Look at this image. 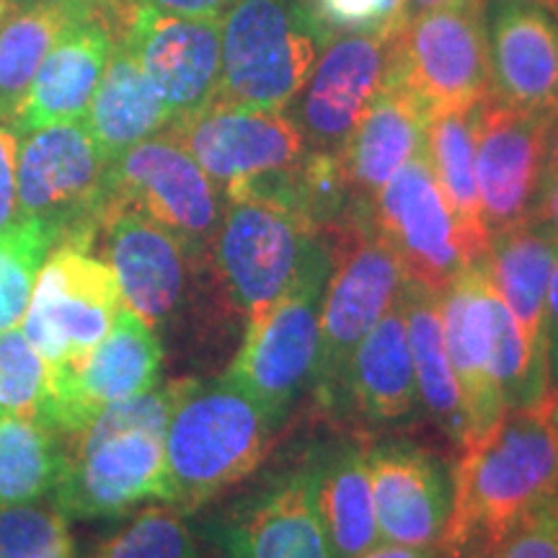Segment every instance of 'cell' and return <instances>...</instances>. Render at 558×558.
<instances>
[{
  "label": "cell",
  "mask_w": 558,
  "mask_h": 558,
  "mask_svg": "<svg viewBox=\"0 0 558 558\" xmlns=\"http://www.w3.org/2000/svg\"><path fill=\"white\" fill-rule=\"evenodd\" d=\"M5 9H9V0H0V19H3Z\"/></svg>",
  "instance_id": "cell-49"
},
{
  "label": "cell",
  "mask_w": 558,
  "mask_h": 558,
  "mask_svg": "<svg viewBox=\"0 0 558 558\" xmlns=\"http://www.w3.org/2000/svg\"><path fill=\"white\" fill-rule=\"evenodd\" d=\"M60 471L58 432L37 418L0 411V505L50 499Z\"/></svg>",
  "instance_id": "cell-32"
},
{
  "label": "cell",
  "mask_w": 558,
  "mask_h": 558,
  "mask_svg": "<svg viewBox=\"0 0 558 558\" xmlns=\"http://www.w3.org/2000/svg\"><path fill=\"white\" fill-rule=\"evenodd\" d=\"M47 401V362L24 337L9 329L0 333V411L41 422Z\"/></svg>",
  "instance_id": "cell-36"
},
{
  "label": "cell",
  "mask_w": 558,
  "mask_h": 558,
  "mask_svg": "<svg viewBox=\"0 0 558 558\" xmlns=\"http://www.w3.org/2000/svg\"><path fill=\"white\" fill-rule=\"evenodd\" d=\"M109 160L86 122H58L21 132L16 156L19 218L37 220L54 239L96 235Z\"/></svg>",
  "instance_id": "cell-12"
},
{
  "label": "cell",
  "mask_w": 558,
  "mask_h": 558,
  "mask_svg": "<svg viewBox=\"0 0 558 558\" xmlns=\"http://www.w3.org/2000/svg\"><path fill=\"white\" fill-rule=\"evenodd\" d=\"M478 558H558V494L514 522L505 538Z\"/></svg>",
  "instance_id": "cell-38"
},
{
  "label": "cell",
  "mask_w": 558,
  "mask_h": 558,
  "mask_svg": "<svg viewBox=\"0 0 558 558\" xmlns=\"http://www.w3.org/2000/svg\"><path fill=\"white\" fill-rule=\"evenodd\" d=\"M120 282L122 303L160 339L184 326L199 300H228L213 259L135 209L104 202L94 241ZM230 303V300H228Z\"/></svg>",
  "instance_id": "cell-6"
},
{
  "label": "cell",
  "mask_w": 558,
  "mask_h": 558,
  "mask_svg": "<svg viewBox=\"0 0 558 558\" xmlns=\"http://www.w3.org/2000/svg\"><path fill=\"white\" fill-rule=\"evenodd\" d=\"M90 13L104 11L62 0H9L0 19V120L16 122V111L41 60L68 26Z\"/></svg>",
  "instance_id": "cell-30"
},
{
  "label": "cell",
  "mask_w": 558,
  "mask_h": 558,
  "mask_svg": "<svg viewBox=\"0 0 558 558\" xmlns=\"http://www.w3.org/2000/svg\"><path fill=\"white\" fill-rule=\"evenodd\" d=\"M54 243L50 230L29 218L0 230V333L24 320L37 275Z\"/></svg>",
  "instance_id": "cell-33"
},
{
  "label": "cell",
  "mask_w": 558,
  "mask_h": 558,
  "mask_svg": "<svg viewBox=\"0 0 558 558\" xmlns=\"http://www.w3.org/2000/svg\"><path fill=\"white\" fill-rule=\"evenodd\" d=\"M525 222H533L535 228L546 230L558 241V177H546L541 184L538 199H535L533 213Z\"/></svg>",
  "instance_id": "cell-42"
},
{
  "label": "cell",
  "mask_w": 558,
  "mask_h": 558,
  "mask_svg": "<svg viewBox=\"0 0 558 558\" xmlns=\"http://www.w3.org/2000/svg\"><path fill=\"white\" fill-rule=\"evenodd\" d=\"M488 68L494 99L518 109L558 107V16L530 3L488 13Z\"/></svg>",
  "instance_id": "cell-23"
},
{
  "label": "cell",
  "mask_w": 558,
  "mask_h": 558,
  "mask_svg": "<svg viewBox=\"0 0 558 558\" xmlns=\"http://www.w3.org/2000/svg\"><path fill=\"white\" fill-rule=\"evenodd\" d=\"M509 3H530V5H541V9H546L558 16V0H484L486 5V13L501 9V5H509Z\"/></svg>",
  "instance_id": "cell-46"
},
{
  "label": "cell",
  "mask_w": 558,
  "mask_h": 558,
  "mask_svg": "<svg viewBox=\"0 0 558 558\" xmlns=\"http://www.w3.org/2000/svg\"><path fill=\"white\" fill-rule=\"evenodd\" d=\"M117 34L173 114V124L215 101L220 88V19L177 16L124 0Z\"/></svg>",
  "instance_id": "cell-18"
},
{
  "label": "cell",
  "mask_w": 558,
  "mask_h": 558,
  "mask_svg": "<svg viewBox=\"0 0 558 558\" xmlns=\"http://www.w3.org/2000/svg\"><path fill=\"white\" fill-rule=\"evenodd\" d=\"M122 9L124 3L117 11L90 13L62 32V37L41 60L16 111L13 124L19 132L86 120L90 99L99 88L111 47H114Z\"/></svg>",
  "instance_id": "cell-22"
},
{
  "label": "cell",
  "mask_w": 558,
  "mask_h": 558,
  "mask_svg": "<svg viewBox=\"0 0 558 558\" xmlns=\"http://www.w3.org/2000/svg\"><path fill=\"white\" fill-rule=\"evenodd\" d=\"M556 259L558 241L533 222H520L488 239V275L507 311L512 313L530 357L543 369H546L543 318H546V298Z\"/></svg>",
  "instance_id": "cell-26"
},
{
  "label": "cell",
  "mask_w": 558,
  "mask_h": 558,
  "mask_svg": "<svg viewBox=\"0 0 558 558\" xmlns=\"http://www.w3.org/2000/svg\"><path fill=\"white\" fill-rule=\"evenodd\" d=\"M543 349H546V399L554 409L558 403V259L550 275L546 318H543Z\"/></svg>",
  "instance_id": "cell-40"
},
{
  "label": "cell",
  "mask_w": 558,
  "mask_h": 558,
  "mask_svg": "<svg viewBox=\"0 0 558 558\" xmlns=\"http://www.w3.org/2000/svg\"><path fill=\"white\" fill-rule=\"evenodd\" d=\"M367 442L352 432L337 437V442L320 445L316 499L333 558H357L380 543Z\"/></svg>",
  "instance_id": "cell-28"
},
{
  "label": "cell",
  "mask_w": 558,
  "mask_h": 558,
  "mask_svg": "<svg viewBox=\"0 0 558 558\" xmlns=\"http://www.w3.org/2000/svg\"><path fill=\"white\" fill-rule=\"evenodd\" d=\"M94 558H207L197 525L171 505L148 507L117 530Z\"/></svg>",
  "instance_id": "cell-34"
},
{
  "label": "cell",
  "mask_w": 558,
  "mask_h": 558,
  "mask_svg": "<svg viewBox=\"0 0 558 558\" xmlns=\"http://www.w3.org/2000/svg\"><path fill=\"white\" fill-rule=\"evenodd\" d=\"M104 202L145 215L199 256H209L226 209L218 186L169 130L109 160Z\"/></svg>",
  "instance_id": "cell-13"
},
{
  "label": "cell",
  "mask_w": 558,
  "mask_h": 558,
  "mask_svg": "<svg viewBox=\"0 0 558 558\" xmlns=\"http://www.w3.org/2000/svg\"><path fill=\"white\" fill-rule=\"evenodd\" d=\"M68 522L52 499L0 505V558H75Z\"/></svg>",
  "instance_id": "cell-35"
},
{
  "label": "cell",
  "mask_w": 558,
  "mask_h": 558,
  "mask_svg": "<svg viewBox=\"0 0 558 558\" xmlns=\"http://www.w3.org/2000/svg\"><path fill=\"white\" fill-rule=\"evenodd\" d=\"M546 177H558V107L550 114L548 150H546Z\"/></svg>",
  "instance_id": "cell-44"
},
{
  "label": "cell",
  "mask_w": 558,
  "mask_h": 558,
  "mask_svg": "<svg viewBox=\"0 0 558 558\" xmlns=\"http://www.w3.org/2000/svg\"><path fill=\"white\" fill-rule=\"evenodd\" d=\"M331 256L320 311L318 362L308 396L326 418L344 416L347 369L354 349L407 290V271L375 228L373 202L357 199L324 233Z\"/></svg>",
  "instance_id": "cell-4"
},
{
  "label": "cell",
  "mask_w": 558,
  "mask_h": 558,
  "mask_svg": "<svg viewBox=\"0 0 558 558\" xmlns=\"http://www.w3.org/2000/svg\"><path fill=\"white\" fill-rule=\"evenodd\" d=\"M418 409L414 362H411L407 303L403 295L383 313L347 369L344 416L369 427L393 429Z\"/></svg>",
  "instance_id": "cell-24"
},
{
  "label": "cell",
  "mask_w": 558,
  "mask_h": 558,
  "mask_svg": "<svg viewBox=\"0 0 558 558\" xmlns=\"http://www.w3.org/2000/svg\"><path fill=\"white\" fill-rule=\"evenodd\" d=\"M488 13L484 3L416 13L396 32L390 78L407 86L429 114L469 109L492 90Z\"/></svg>",
  "instance_id": "cell-14"
},
{
  "label": "cell",
  "mask_w": 558,
  "mask_h": 558,
  "mask_svg": "<svg viewBox=\"0 0 558 558\" xmlns=\"http://www.w3.org/2000/svg\"><path fill=\"white\" fill-rule=\"evenodd\" d=\"M130 3L148 5V9L177 13V16H202V19H222L235 0H130Z\"/></svg>",
  "instance_id": "cell-41"
},
{
  "label": "cell",
  "mask_w": 558,
  "mask_h": 558,
  "mask_svg": "<svg viewBox=\"0 0 558 558\" xmlns=\"http://www.w3.org/2000/svg\"><path fill=\"white\" fill-rule=\"evenodd\" d=\"M62 3H78V5H86V9H96V11H114V9H120L124 0H62Z\"/></svg>",
  "instance_id": "cell-47"
},
{
  "label": "cell",
  "mask_w": 558,
  "mask_h": 558,
  "mask_svg": "<svg viewBox=\"0 0 558 558\" xmlns=\"http://www.w3.org/2000/svg\"><path fill=\"white\" fill-rule=\"evenodd\" d=\"M331 39L311 0H235L220 19L215 101L284 111Z\"/></svg>",
  "instance_id": "cell-5"
},
{
  "label": "cell",
  "mask_w": 558,
  "mask_h": 558,
  "mask_svg": "<svg viewBox=\"0 0 558 558\" xmlns=\"http://www.w3.org/2000/svg\"><path fill=\"white\" fill-rule=\"evenodd\" d=\"M329 246H320L295 284L262 316L246 320L228 378L282 427L290 409L308 396L318 362L320 311L329 282Z\"/></svg>",
  "instance_id": "cell-8"
},
{
  "label": "cell",
  "mask_w": 558,
  "mask_h": 558,
  "mask_svg": "<svg viewBox=\"0 0 558 558\" xmlns=\"http://www.w3.org/2000/svg\"><path fill=\"white\" fill-rule=\"evenodd\" d=\"M169 132L192 153L226 202H288L305 143L288 111L213 101Z\"/></svg>",
  "instance_id": "cell-7"
},
{
  "label": "cell",
  "mask_w": 558,
  "mask_h": 558,
  "mask_svg": "<svg viewBox=\"0 0 558 558\" xmlns=\"http://www.w3.org/2000/svg\"><path fill=\"white\" fill-rule=\"evenodd\" d=\"M369 484L380 543L439 548L452 512V473L411 439H369Z\"/></svg>",
  "instance_id": "cell-21"
},
{
  "label": "cell",
  "mask_w": 558,
  "mask_h": 558,
  "mask_svg": "<svg viewBox=\"0 0 558 558\" xmlns=\"http://www.w3.org/2000/svg\"><path fill=\"white\" fill-rule=\"evenodd\" d=\"M21 132L11 122L0 120V230L19 220L16 199V156Z\"/></svg>",
  "instance_id": "cell-39"
},
{
  "label": "cell",
  "mask_w": 558,
  "mask_h": 558,
  "mask_svg": "<svg viewBox=\"0 0 558 558\" xmlns=\"http://www.w3.org/2000/svg\"><path fill=\"white\" fill-rule=\"evenodd\" d=\"M403 303H407L418 409L435 424L439 435L460 452L469 445V416H465L463 396H460L448 349H445L439 295L409 279L407 290H403Z\"/></svg>",
  "instance_id": "cell-29"
},
{
  "label": "cell",
  "mask_w": 558,
  "mask_h": 558,
  "mask_svg": "<svg viewBox=\"0 0 558 558\" xmlns=\"http://www.w3.org/2000/svg\"><path fill=\"white\" fill-rule=\"evenodd\" d=\"M83 122L107 160L120 158L122 153L135 148L143 140L160 135L173 124L169 107L153 88L120 34Z\"/></svg>",
  "instance_id": "cell-27"
},
{
  "label": "cell",
  "mask_w": 558,
  "mask_h": 558,
  "mask_svg": "<svg viewBox=\"0 0 558 558\" xmlns=\"http://www.w3.org/2000/svg\"><path fill=\"white\" fill-rule=\"evenodd\" d=\"M163 344L145 320L120 308L99 344L70 365L47 367V401L41 424L58 435L75 432L107 409L160 383Z\"/></svg>",
  "instance_id": "cell-15"
},
{
  "label": "cell",
  "mask_w": 558,
  "mask_h": 558,
  "mask_svg": "<svg viewBox=\"0 0 558 558\" xmlns=\"http://www.w3.org/2000/svg\"><path fill=\"white\" fill-rule=\"evenodd\" d=\"M318 456L303 450L197 525L207 558H333L318 514Z\"/></svg>",
  "instance_id": "cell-9"
},
{
  "label": "cell",
  "mask_w": 558,
  "mask_h": 558,
  "mask_svg": "<svg viewBox=\"0 0 558 558\" xmlns=\"http://www.w3.org/2000/svg\"><path fill=\"white\" fill-rule=\"evenodd\" d=\"M429 117L407 86L393 78L386 83L339 153L354 197L375 202L409 160L424 156Z\"/></svg>",
  "instance_id": "cell-25"
},
{
  "label": "cell",
  "mask_w": 558,
  "mask_h": 558,
  "mask_svg": "<svg viewBox=\"0 0 558 558\" xmlns=\"http://www.w3.org/2000/svg\"><path fill=\"white\" fill-rule=\"evenodd\" d=\"M279 424L228 378H181L166 424V501L194 514L246 481L275 448Z\"/></svg>",
  "instance_id": "cell-3"
},
{
  "label": "cell",
  "mask_w": 558,
  "mask_h": 558,
  "mask_svg": "<svg viewBox=\"0 0 558 558\" xmlns=\"http://www.w3.org/2000/svg\"><path fill=\"white\" fill-rule=\"evenodd\" d=\"M473 120H476V104L469 109L435 111L427 124L424 153L463 235L465 254L471 262H478L488 251V233L478 199Z\"/></svg>",
  "instance_id": "cell-31"
},
{
  "label": "cell",
  "mask_w": 558,
  "mask_h": 558,
  "mask_svg": "<svg viewBox=\"0 0 558 558\" xmlns=\"http://www.w3.org/2000/svg\"><path fill=\"white\" fill-rule=\"evenodd\" d=\"M396 34H337L284 109L305 148L339 156L393 75Z\"/></svg>",
  "instance_id": "cell-17"
},
{
  "label": "cell",
  "mask_w": 558,
  "mask_h": 558,
  "mask_svg": "<svg viewBox=\"0 0 558 558\" xmlns=\"http://www.w3.org/2000/svg\"><path fill=\"white\" fill-rule=\"evenodd\" d=\"M463 3H484V0H407V19L432 9H448V5H463Z\"/></svg>",
  "instance_id": "cell-45"
},
{
  "label": "cell",
  "mask_w": 558,
  "mask_h": 558,
  "mask_svg": "<svg viewBox=\"0 0 558 558\" xmlns=\"http://www.w3.org/2000/svg\"><path fill=\"white\" fill-rule=\"evenodd\" d=\"M181 378L109 403L86 427L60 435L62 471L52 501L68 520L114 518L166 501V424Z\"/></svg>",
  "instance_id": "cell-2"
},
{
  "label": "cell",
  "mask_w": 558,
  "mask_h": 558,
  "mask_svg": "<svg viewBox=\"0 0 558 558\" xmlns=\"http://www.w3.org/2000/svg\"><path fill=\"white\" fill-rule=\"evenodd\" d=\"M550 418H554V424H556V429H558V403L554 407V411H550Z\"/></svg>",
  "instance_id": "cell-48"
},
{
  "label": "cell",
  "mask_w": 558,
  "mask_h": 558,
  "mask_svg": "<svg viewBox=\"0 0 558 558\" xmlns=\"http://www.w3.org/2000/svg\"><path fill=\"white\" fill-rule=\"evenodd\" d=\"M324 235L292 209L267 199L226 202L209 248L215 275L243 320L267 313L288 292Z\"/></svg>",
  "instance_id": "cell-10"
},
{
  "label": "cell",
  "mask_w": 558,
  "mask_h": 558,
  "mask_svg": "<svg viewBox=\"0 0 558 558\" xmlns=\"http://www.w3.org/2000/svg\"><path fill=\"white\" fill-rule=\"evenodd\" d=\"M558 494V429L550 409H514L458 452L452 512L439 554L486 556L514 522Z\"/></svg>",
  "instance_id": "cell-1"
},
{
  "label": "cell",
  "mask_w": 558,
  "mask_h": 558,
  "mask_svg": "<svg viewBox=\"0 0 558 558\" xmlns=\"http://www.w3.org/2000/svg\"><path fill=\"white\" fill-rule=\"evenodd\" d=\"M357 558H439V548H409L396 543H378Z\"/></svg>",
  "instance_id": "cell-43"
},
{
  "label": "cell",
  "mask_w": 558,
  "mask_h": 558,
  "mask_svg": "<svg viewBox=\"0 0 558 558\" xmlns=\"http://www.w3.org/2000/svg\"><path fill=\"white\" fill-rule=\"evenodd\" d=\"M320 24L337 34H396L407 21V0H311Z\"/></svg>",
  "instance_id": "cell-37"
},
{
  "label": "cell",
  "mask_w": 558,
  "mask_h": 558,
  "mask_svg": "<svg viewBox=\"0 0 558 558\" xmlns=\"http://www.w3.org/2000/svg\"><path fill=\"white\" fill-rule=\"evenodd\" d=\"M439 316H442L445 349L469 416L471 445L505 416L507 409L497 383V362L509 331L518 329L512 313L494 288L486 256L471 262L439 292Z\"/></svg>",
  "instance_id": "cell-16"
},
{
  "label": "cell",
  "mask_w": 558,
  "mask_h": 558,
  "mask_svg": "<svg viewBox=\"0 0 558 558\" xmlns=\"http://www.w3.org/2000/svg\"><path fill=\"white\" fill-rule=\"evenodd\" d=\"M122 305L120 282L94 241L65 239L41 264L21 331L47 367L70 365L107 337Z\"/></svg>",
  "instance_id": "cell-11"
},
{
  "label": "cell",
  "mask_w": 558,
  "mask_h": 558,
  "mask_svg": "<svg viewBox=\"0 0 558 558\" xmlns=\"http://www.w3.org/2000/svg\"><path fill=\"white\" fill-rule=\"evenodd\" d=\"M550 114L509 107L492 94L476 104V181L488 239L533 213L546 179Z\"/></svg>",
  "instance_id": "cell-19"
},
{
  "label": "cell",
  "mask_w": 558,
  "mask_h": 558,
  "mask_svg": "<svg viewBox=\"0 0 558 558\" xmlns=\"http://www.w3.org/2000/svg\"><path fill=\"white\" fill-rule=\"evenodd\" d=\"M373 218L411 282L437 295L471 264L427 153L409 160L383 186L373 202Z\"/></svg>",
  "instance_id": "cell-20"
}]
</instances>
